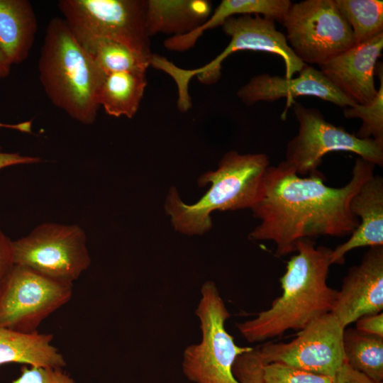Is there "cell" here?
<instances>
[{
  "label": "cell",
  "instance_id": "obj_1",
  "mask_svg": "<svg viewBox=\"0 0 383 383\" xmlns=\"http://www.w3.org/2000/svg\"><path fill=\"white\" fill-rule=\"evenodd\" d=\"M374 167L358 157L350 181L337 188L325 184L321 172L300 177L285 160L270 165L260 199L251 209L260 222L248 238L273 241L276 255L284 256L295 252L301 239L350 235L359 220L351 213L350 201Z\"/></svg>",
  "mask_w": 383,
  "mask_h": 383
},
{
  "label": "cell",
  "instance_id": "obj_2",
  "mask_svg": "<svg viewBox=\"0 0 383 383\" xmlns=\"http://www.w3.org/2000/svg\"><path fill=\"white\" fill-rule=\"evenodd\" d=\"M295 252L280 279L282 295L255 318L237 324L249 343L275 338L289 330H301L332 311L338 294L327 284L332 249L301 239Z\"/></svg>",
  "mask_w": 383,
  "mask_h": 383
},
{
  "label": "cell",
  "instance_id": "obj_3",
  "mask_svg": "<svg viewBox=\"0 0 383 383\" xmlns=\"http://www.w3.org/2000/svg\"><path fill=\"white\" fill-rule=\"evenodd\" d=\"M269 166L265 154L227 152L216 170L199 177V187L211 185L196 203L185 204L177 189L170 187L164 207L172 226L184 235H202L212 227L213 211L252 209L260 199Z\"/></svg>",
  "mask_w": 383,
  "mask_h": 383
},
{
  "label": "cell",
  "instance_id": "obj_4",
  "mask_svg": "<svg viewBox=\"0 0 383 383\" xmlns=\"http://www.w3.org/2000/svg\"><path fill=\"white\" fill-rule=\"evenodd\" d=\"M39 78L52 104L85 125L95 122L104 72L62 18L48 23L38 61Z\"/></svg>",
  "mask_w": 383,
  "mask_h": 383
},
{
  "label": "cell",
  "instance_id": "obj_5",
  "mask_svg": "<svg viewBox=\"0 0 383 383\" xmlns=\"http://www.w3.org/2000/svg\"><path fill=\"white\" fill-rule=\"evenodd\" d=\"M195 313L200 321L201 340L184 352L185 376L195 383H239L233 374L234 362L252 348L238 346L227 331L225 323L231 315L213 282L203 284Z\"/></svg>",
  "mask_w": 383,
  "mask_h": 383
},
{
  "label": "cell",
  "instance_id": "obj_6",
  "mask_svg": "<svg viewBox=\"0 0 383 383\" xmlns=\"http://www.w3.org/2000/svg\"><path fill=\"white\" fill-rule=\"evenodd\" d=\"M223 32L231 38L228 45L213 60L195 69L181 68L170 64L167 74L174 81L181 96L188 94L189 83L196 77L204 84L216 83L221 76L223 61L239 50L262 51L282 57L285 65V78H292L306 65L301 61L289 46L286 36L277 30L274 21L260 15H241L227 18L221 25Z\"/></svg>",
  "mask_w": 383,
  "mask_h": 383
},
{
  "label": "cell",
  "instance_id": "obj_7",
  "mask_svg": "<svg viewBox=\"0 0 383 383\" xmlns=\"http://www.w3.org/2000/svg\"><path fill=\"white\" fill-rule=\"evenodd\" d=\"M57 6L76 38L109 39L152 55L145 26L147 1L60 0Z\"/></svg>",
  "mask_w": 383,
  "mask_h": 383
},
{
  "label": "cell",
  "instance_id": "obj_8",
  "mask_svg": "<svg viewBox=\"0 0 383 383\" xmlns=\"http://www.w3.org/2000/svg\"><path fill=\"white\" fill-rule=\"evenodd\" d=\"M15 265L72 283L91 263L87 237L77 225L45 223L13 241Z\"/></svg>",
  "mask_w": 383,
  "mask_h": 383
},
{
  "label": "cell",
  "instance_id": "obj_9",
  "mask_svg": "<svg viewBox=\"0 0 383 383\" xmlns=\"http://www.w3.org/2000/svg\"><path fill=\"white\" fill-rule=\"evenodd\" d=\"M299 131L287 145L285 161L300 177L320 172L318 167L328 152H354L375 166L383 167V145L372 138L363 139L327 121L321 113L294 102Z\"/></svg>",
  "mask_w": 383,
  "mask_h": 383
},
{
  "label": "cell",
  "instance_id": "obj_10",
  "mask_svg": "<svg viewBox=\"0 0 383 383\" xmlns=\"http://www.w3.org/2000/svg\"><path fill=\"white\" fill-rule=\"evenodd\" d=\"M282 23L289 46L306 65H321L355 45L353 31L334 0L292 3Z\"/></svg>",
  "mask_w": 383,
  "mask_h": 383
},
{
  "label": "cell",
  "instance_id": "obj_11",
  "mask_svg": "<svg viewBox=\"0 0 383 383\" xmlns=\"http://www.w3.org/2000/svg\"><path fill=\"white\" fill-rule=\"evenodd\" d=\"M73 284L15 265L0 284V327L38 331L40 323L67 304Z\"/></svg>",
  "mask_w": 383,
  "mask_h": 383
},
{
  "label": "cell",
  "instance_id": "obj_12",
  "mask_svg": "<svg viewBox=\"0 0 383 383\" xmlns=\"http://www.w3.org/2000/svg\"><path fill=\"white\" fill-rule=\"evenodd\" d=\"M344 330L338 320L328 313L310 322L290 342H269L256 351L264 365L280 362L333 378L345 362Z\"/></svg>",
  "mask_w": 383,
  "mask_h": 383
},
{
  "label": "cell",
  "instance_id": "obj_13",
  "mask_svg": "<svg viewBox=\"0 0 383 383\" xmlns=\"http://www.w3.org/2000/svg\"><path fill=\"white\" fill-rule=\"evenodd\" d=\"M383 309V246L370 247L351 267L331 312L343 328Z\"/></svg>",
  "mask_w": 383,
  "mask_h": 383
},
{
  "label": "cell",
  "instance_id": "obj_14",
  "mask_svg": "<svg viewBox=\"0 0 383 383\" xmlns=\"http://www.w3.org/2000/svg\"><path fill=\"white\" fill-rule=\"evenodd\" d=\"M383 48V33L319 65L326 78L355 104H370L376 96L374 72Z\"/></svg>",
  "mask_w": 383,
  "mask_h": 383
},
{
  "label": "cell",
  "instance_id": "obj_15",
  "mask_svg": "<svg viewBox=\"0 0 383 383\" xmlns=\"http://www.w3.org/2000/svg\"><path fill=\"white\" fill-rule=\"evenodd\" d=\"M237 96L248 106L258 101H274L282 97L292 99L298 96H313L341 107L355 105L320 70L308 65L297 77L289 79L269 74L254 76L238 90Z\"/></svg>",
  "mask_w": 383,
  "mask_h": 383
},
{
  "label": "cell",
  "instance_id": "obj_16",
  "mask_svg": "<svg viewBox=\"0 0 383 383\" xmlns=\"http://www.w3.org/2000/svg\"><path fill=\"white\" fill-rule=\"evenodd\" d=\"M350 210L359 225L348 240L332 250L331 265H342L345 255L362 247L383 246V177L374 174L367 179L350 201Z\"/></svg>",
  "mask_w": 383,
  "mask_h": 383
},
{
  "label": "cell",
  "instance_id": "obj_17",
  "mask_svg": "<svg viewBox=\"0 0 383 383\" xmlns=\"http://www.w3.org/2000/svg\"><path fill=\"white\" fill-rule=\"evenodd\" d=\"M208 0H147L145 26L149 37L157 33L182 35L202 25L211 14Z\"/></svg>",
  "mask_w": 383,
  "mask_h": 383
},
{
  "label": "cell",
  "instance_id": "obj_18",
  "mask_svg": "<svg viewBox=\"0 0 383 383\" xmlns=\"http://www.w3.org/2000/svg\"><path fill=\"white\" fill-rule=\"evenodd\" d=\"M37 30V18L29 1L0 0V47L11 65L28 58Z\"/></svg>",
  "mask_w": 383,
  "mask_h": 383
},
{
  "label": "cell",
  "instance_id": "obj_19",
  "mask_svg": "<svg viewBox=\"0 0 383 383\" xmlns=\"http://www.w3.org/2000/svg\"><path fill=\"white\" fill-rule=\"evenodd\" d=\"M48 333H23L0 327V365L23 363L33 367L66 365L64 356L52 344Z\"/></svg>",
  "mask_w": 383,
  "mask_h": 383
},
{
  "label": "cell",
  "instance_id": "obj_20",
  "mask_svg": "<svg viewBox=\"0 0 383 383\" xmlns=\"http://www.w3.org/2000/svg\"><path fill=\"white\" fill-rule=\"evenodd\" d=\"M147 84L146 72L104 73L98 89L99 105L109 116L131 118L140 107Z\"/></svg>",
  "mask_w": 383,
  "mask_h": 383
},
{
  "label": "cell",
  "instance_id": "obj_21",
  "mask_svg": "<svg viewBox=\"0 0 383 383\" xmlns=\"http://www.w3.org/2000/svg\"><path fill=\"white\" fill-rule=\"evenodd\" d=\"M76 39L104 73L146 72L150 66L152 55H145L120 43L96 38Z\"/></svg>",
  "mask_w": 383,
  "mask_h": 383
},
{
  "label": "cell",
  "instance_id": "obj_22",
  "mask_svg": "<svg viewBox=\"0 0 383 383\" xmlns=\"http://www.w3.org/2000/svg\"><path fill=\"white\" fill-rule=\"evenodd\" d=\"M345 362L374 382L383 381V337L345 328L343 338Z\"/></svg>",
  "mask_w": 383,
  "mask_h": 383
},
{
  "label": "cell",
  "instance_id": "obj_23",
  "mask_svg": "<svg viewBox=\"0 0 383 383\" xmlns=\"http://www.w3.org/2000/svg\"><path fill=\"white\" fill-rule=\"evenodd\" d=\"M348 25L355 45L383 33V1L380 0H334Z\"/></svg>",
  "mask_w": 383,
  "mask_h": 383
},
{
  "label": "cell",
  "instance_id": "obj_24",
  "mask_svg": "<svg viewBox=\"0 0 383 383\" xmlns=\"http://www.w3.org/2000/svg\"><path fill=\"white\" fill-rule=\"evenodd\" d=\"M381 80L379 88L374 99L368 104H355L344 109L345 118H358L362 125L355 134L363 139L372 138L383 145V73L379 72Z\"/></svg>",
  "mask_w": 383,
  "mask_h": 383
},
{
  "label": "cell",
  "instance_id": "obj_25",
  "mask_svg": "<svg viewBox=\"0 0 383 383\" xmlns=\"http://www.w3.org/2000/svg\"><path fill=\"white\" fill-rule=\"evenodd\" d=\"M263 383H333V378L294 368L280 362L262 367Z\"/></svg>",
  "mask_w": 383,
  "mask_h": 383
},
{
  "label": "cell",
  "instance_id": "obj_26",
  "mask_svg": "<svg viewBox=\"0 0 383 383\" xmlns=\"http://www.w3.org/2000/svg\"><path fill=\"white\" fill-rule=\"evenodd\" d=\"M11 383H75L62 368L23 366L21 375Z\"/></svg>",
  "mask_w": 383,
  "mask_h": 383
},
{
  "label": "cell",
  "instance_id": "obj_27",
  "mask_svg": "<svg viewBox=\"0 0 383 383\" xmlns=\"http://www.w3.org/2000/svg\"><path fill=\"white\" fill-rule=\"evenodd\" d=\"M14 265L13 240L0 230V284Z\"/></svg>",
  "mask_w": 383,
  "mask_h": 383
},
{
  "label": "cell",
  "instance_id": "obj_28",
  "mask_svg": "<svg viewBox=\"0 0 383 383\" xmlns=\"http://www.w3.org/2000/svg\"><path fill=\"white\" fill-rule=\"evenodd\" d=\"M355 328L364 333L383 337V313L362 316L356 321Z\"/></svg>",
  "mask_w": 383,
  "mask_h": 383
},
{
  "label": "cell",
  "instance_id": "obj_29",
  "mask_svg": "<svg viewBox=\"0 0 383 383\" xmlns=\"http://www.w3.org/2000/svg\"><path fill=\"white\" fill-rule=\"evenodd\" d=\"M333 383H377L350 367L345 362L341 365L333 377Z\"/></svg>",
  "mask_w": 383,
  "mask_h": 383
},
{
  "label": "cell",
  "instance_id": "obj_30",
  "mask_svg": "<svg viewBox=\"0 0 383 383\" xmlns=\"http://www.w3.org/2000/svg\"><path fill=\"white\" fill-rule=\"evenodd\" d=\"M40 160L38 157L22 155L16 152H0V170L12 165L38 163Z\"/></svg>",
  "mask_w": 383,
  "mask_h": 383
},
{
  "label": "cell",
  "instance_id": "obj_31",
  "mask_svg": "<svg viewBox=\"0 0 383 383\" xmlns=\"http://www.w3.org/2000/svg\"><path fill=\"white\" fill-rule=\"evenodd\" d=\"M11 65L7 60L0 47V79H4L10 74Z\"/></svg>",
  "mask_w": 383,
  "mask_h": 383
},
{
  "label": "cell",
  "instance_id": "obj_32",
  "mask_svg": "<svg viewBox=\"0 0 383 383\" xmlns=\"http://www.w3.org/2000/svg\"><path fill=\"white\" fill-rule=\"evenodd\" d=\"M238 382L239 383H263L262 374L255 373L240 378Z\"/></svg>",
  "mask_w": 383,
  "mask_h": 383
}]
</instances>
